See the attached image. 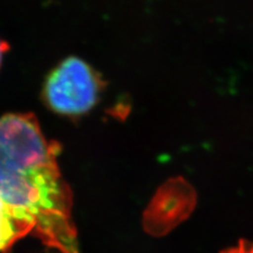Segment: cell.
<instances>
[{
	"label": "cell",
	"instance_id": "cell-2",
	"mask_svg": "<svg viewBox=\"0 0 253 253\" xmlns=\"http://www.w3.org/2000/svg\"><path fill=\"white\" fill-rule=\"evenodd\" d=\"M101 86L100 76L90 65L81 58L69 57L47 76L43 99L59 114L81 115L96 104Z\"/></svg>",
	"mask_w": 253,
	"mask_h": 253
},
{
	"label": "cell",
	"instance_id": "cell-1",
	"mask_svg": "<svg viewBox=\"0 0 253 253\" xmlns=\"http://www.w3.org/2000/svg\"><path fill=\"white\" fill-rule=\"evenodd\" d=\"M58 154V144L45 138L33 114L0 117V199L50 251L81 253Z\"/></svg>",
	"mask_w": 253,
	"mask_h": 253
},
{
	"label": "cell",
	"instance_id": "cell-4",
	"mask_svg": "<svg viewBox=\"0 0 253 253\" xmlns=\"http://www.w3.org/2000/svg\"><path fill=\"white\" fill-rule=\"evenodd\" d=\"M224 253H253V242H241L237 246L228 249Z\"/></svg>",
	"mask_w": 253,
	"mask_h": 253
},
{
	"label": "cell",
	"instance_id": "cell-5",
	"mask_svg": "<svg viewBox=\"0 0 253 253\" xmlns=\"http://www.w3.org/2000/svg\"><path fill=\"white\" fill-rule=\"evenodd\" d=\"M9 50H10V44L7 43V42L0 38V69H1V66H2V60H3L4 54Z\"/></svg>",
	"mask_w": 253,
	"mask_h": 253
},
{
	"label": "cell",
	"instance_id": "cell-3",
	"mask_svg": "<svg viewBox=\"0 0 253 253\" xmlns=\"http://www.w3.org/2000/svg\"><path fill=\"white\" fill-rule=\"evenodd\" d=\"M30 233L32 228L0 199V253H7L15 243Z\"/></svg>",
	"mask_w": 253,
	"mask_h": 253
}]
</instances>
